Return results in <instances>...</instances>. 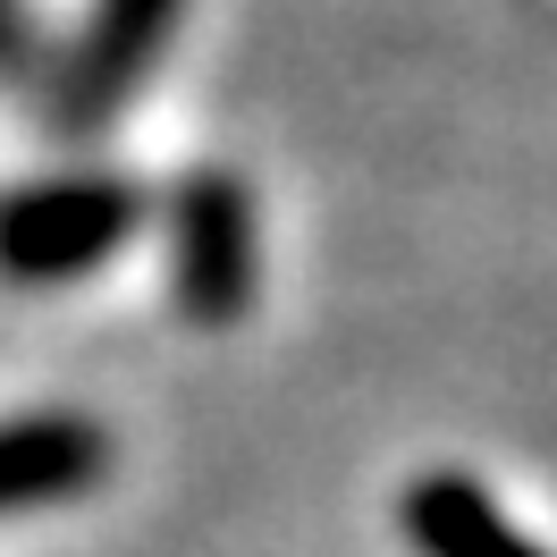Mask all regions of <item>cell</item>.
<instances>
[{
    "label": "cell",
    "mask_w": 557,
    "mask_h": 557,
    "mask_svg": "<svg viewBox=\"0 0 557 557\" xmlns=\"http://www.w3.org/2000/svg\"><path fill=\"white\" fill-rule=\"evenodd\" d=\"M170 296L203 330H237L262 296V211L237 170H195L170 186Z\"/></svg>",
    "instance_id": "cell-1"
},
{
    "label": "cell",
    "mask_w": 557,
    "mask_h": 557,
    "mask_svg": "<svg viewBox=\"0 0 557 557\" xmlns=\"http://www.w3.org/2000/svg\"><path fill=\"white\" fill-rule=\"evenodd\" d=\"M144 228V195L127 177H42L0 195V271L17 287L94 278Z\"/></svg>",
    "instance_id": "cell-2"
},
{
    "label": "cell",
    "mask_w": 557,
    "mask_h": 557,
    "mask_svg": "<svg viewBox=\"0 0 557 557\" xmlns=\"http://www.w3.org/2000/svg\"><path fill=\"white\" fill-rule=\"evenodd\" d=\"M177 17H186V0H94L76 51L60 60V76H51V119H60L69 136L110 127L119 110L136 102V85L152 76V60L170 51Z\"/></svg>",
    "instance_id": "cell-3"
},
{
    "label": "cell",
    "mask_w": 557,
    "mask_h": 557,
    "mask_svg": "<svg viewBox=\"0 0 557 557\" xmlns=\"http://www.w3.org/2000/svg\"><path fill=\"white\" fill-rule=\"evenodd\" d=\"M110 473V431L94 414H17L0 422V516L60 507Z\"/></svg>",
    "instance_id": "cell-4"
},
{
    "label": "cell",
    "mask_w": 557,
    "mask_h": 557,
    "mask_svg": "<svg viewBox=\"0 0 557 557\" xmlns=\"http://www.w3.org/2000/svg\"><path fill=\"white\" fill-rule=\"evenodd\" d=\"M397 523H406V541H414L422 557H549L473 473H456V465L414 473L406 498H397Z\"/></svg>",
    "instance_id": "cell-5"
},
{
    "label": "cell",
    "mask_w": 557,
    "mask_h": 557,
    "mask_svg": "<svg viewBox=\"0 0 557 557\" xmlns=\"http://www.w3.org/2000/svg\"><path fill=\"white\" fill-rule=\"evenodd\" d=\"M26 69H35V26H26L17 0H0V76H26Z\"/></svg>",
    "instance_id": "cell-6"
}]
</instances>
